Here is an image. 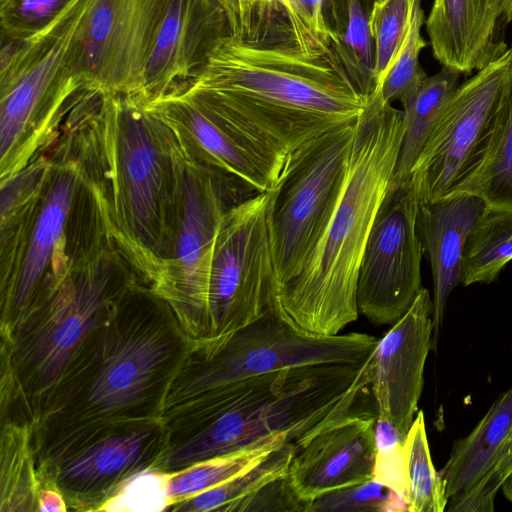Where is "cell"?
<instances>
[{
	"label": "cell",
	"mask_w": 512,
	"mask_h": 512,
	"mask_svg": "<svg viewBox=\"0 0 512 512\" xmlns=\"http://www.w3.org/2000/svg\"><path fill=\"white\" fill-rule=\"evenodd\" d=\"M181 86L284 157L308 140L354 122L368 100L330 39L286 11L250 37L223 38L205 66Z\"/></svg>",
	"instance_id": "obj_1"
},
{
	"label": "cell",
	"mask_w": 512,
	"mask_h": 512,
	"mask_svg": "<svg viewBox=\"0 0 512 512\" xmlns=\"http://www.w3.org/2000/svg\"><path fill=\"white\" fill-rule=\"evenodd\" d=\"M98 195L115 245L152 287L170 258L184 182L172 128L145 104L84 88L55 141Z\"/></svg>",
	"instance_id": "obj_2"
},
{
	"label": "cell",
	"mask_w": 512,
	"mask_h": 512,
	"mask_svg": "<svg viewBox=\"0 0 512 512\" xmlns=\"http://www.w3.org/2000/svg\"><path fill=\"white\" fill-rule=\"evenodd\" d=\"M191 344L167 302L136 283L74 356L32 427L35 463L94 426L160 417Z\"/></svg>",
	"instance_id": "obj_3"
},
{
	"label": "cell",
	"mask_w": 512,
	"mask_h": 512,
	"mask_svg": "<svg viewBox=\"0 0 512 512\" xmlns=\"http://www.w3.org/2000/svg\"><path fill=\"white\" fill-rule=\"evenodd\" d=\"M374 353L362 362L298 366L201 392L161 413L167 448L155 469L255 447L280 435L298 446L348 415L370 411Z\"/></svg>",
	"instance_id": "obj_4"
},
{
	"label": "cell",
	"mask_w": 512,
	"mask_h": 512,
	"mask_svg": "<svg viewBox=\"0 0 512 512\" xmlns=\"http://www.w3.org/2000/svg\"><path fill=\"white\" fill-rule=\"evenodd\" d=\"M405 131L403 110L376 90L355 122L337 200L299 273L273 296L269 310L294 328L337 335L358 318V274L372 225L393 179Z\"/></svg>",
	"instance_id": "obj_5"
},
{
	"label": "cell",
	"mask_w": 512,
	"mask_h": 512,
	"mask_svg": "<svg viewBox=\"0 0 512 512\" xmlns=\"http://www.w3.org/2000/svg\"><path fill=\"white\" fill-rule=\"evenodd\" d=\"M139 281L112 246L73 268L54 291L0 330V424L32 429L74 356Z\"/></svg>",
	"instance_id": "obj_6"
},
{
	"label": "cell",
	"mask_w": 512,
	"mask_h": 512,
	"mask_svg": "<svg viewBox=\"0 0 512 512\" xmlns=\"http://www.w3.org/2000/svg\"><path fill=\"white\" fill-rule=\"evenodd\" d=\"M46 152L52 166L41 196L0 219V330L73 268L116 246L80 164L55 144Z\"/></svg>",
	"instance_id": "obj_7"
},
{
	"label": "cell",
	"mask_w": 512,
	"mask_h": 512,
	"mask_svg": "<svg viewBox=\"0 0 512 512\" xmlns=\"http://www.w3.org/2000/svg\"><path fill=\"white\" fill-rule=\"evenodd\" d=\"M93 0L72 2L34 36L2 38L0 181L23 169L57 140L85 85L67 67L79 25Z\"/></svg>",
	"instance_id": "obj_8"
},
{
	"label": "cell",
	"mask_w": 512,
	"mask_h": 512,
	"mask_svg": "<svg viewBox=\"0 0 512 512\" xmlns=\"http://www.w3.org/2000/svg\"><path fill=\"white\" fill-rule=\"evenodd\" d=\"M377 343L374 336L358 332L313 335L268 310L221 340L192 343L170 385L163 410L256 375L305 365L362 362L372 356Z\"/></svg>",
	"instance_id": "obj_9"
},
{
	"label": "cell",
	"mask_w": 512,
	"mask_h": 512,
	"mask_svg": "<svg viewBox=\"0 0 512 512\" xmlns=\"http://www.w3.org/2000/svg\"><path fill=\"white\" fill-rule=\"evenodd\" d=\"M356 120L289 153L269 190L272 298L299 273L330 216L346 174Z\"/></svg>",
	"instance_id": "obj_10"
},
{
	"label": "cell",
	"mask_w": 512,
	"mask_h": 512,
	"mask_svg": "<svg viewBox=\"0 0 512 512\" xmlns=\"http://www.w3.org/2000/svg\"><path fill=\"white\" fill-rule=\"evenodd\" d=\"M183 153V194L172 252L151 288L170 306L189 340L200 343L210 339L208 284L219 225L231 207L257 192Z\"/></svg>",
	"instance_id": "obj_11"
},
{
	"label": "cell",
	"mask_w": 512,
	"mask_h": 512,
	"mask_svg": "<svg viewBox=\"0 0 512 512\" xmlns=\"http://www.w3.org/2000/svg\"><path fill=\"white\" fill-rule=\"evenodd\" d=\"M166 448L161 417L111 422L62 440L36 471L41 488L64 495L68 511L99 512L130 478L156 468Z\"/></svg>",
	"instance_id": "obj_12"
},
{
	"label": "cell",
	"mask_w": 512,
	"mask_h": 512,
	"mask_svg": "<svg viewBox=\"0 0 512 512\" xmlns=\"http://www.w3.org/2000/svg\"><path fill=\"white\" fill-rule=\"evenodd\" d=\"M512 73V51L472 74L445 103L415 165L420 204L450 195L485 158Z\"/></svg>",
	"instance_id": "obj_13"
},
{
	"label": "cell",
	"mask_w": 512,
	"mask_h": 512,
	"mask_svg": "<svg viewBox=\"0 0 512 512\" xmlns=\"http://www.w3.org/2000/svg\"><path fill=\"white\" fill-rule=\"evenodd\" d=\"M269 191L231 207L217 232L210 266V339L221 340L270 308L274 268L269 235Z\"/></svg>",
	"instance_id": "obj_14"
},
{
	"label": "cell",
	"mask_w": 512,
	"mask_h": 512,
	"mask_svg": "<svg viewBox=\"0 0 512 512\" xmlns=\"http://www.w3.org/2000/svg\"><path fill=\"white\" fill-rule=\"evenodd\" d=\"M169 0H93L67 67L85 88L135 97Z\"/></svg>",
	"instance_id": "obj_15"
},
{
	"label": "cell",
	"mask_w": 512,
	"mask_h": 512,
	"mask_svg": "<svg viewBox=\"0 0 512 512\" xmlns=\"http://www.w3.org/2000/svg\"><path fill=\"white\" fill-rule=\"evenodd\" d=\"M419 208L413 176L391 181L367 239L357 281L358 309L371 323L393 325L422 288L425 252L417 229Z\"/></svg>",
	"instance_id": "obj_16"
},
{
	"label": "cell",
	"mask_w": 512,
	"mask_h": 512,
	"mask_svg": "<svg viewBox=\"0 0 512 512\" xmlns=\"http://www.w3.org/2000/svg\"><path fill=\"white\" fill-rule=\"evenodd\" d=\"M146 106L175 132L193 160L256 192L275 185L286 157L218 116L179 85Z\"/></svg>",
	"instance_id": "obj_17"
},
{
	"label": "cell",
	"mask_w": 512,
	"mask_h": 512,
	"mask_svg": "<svg viewBox=\"0 0 512 512\" xmlns=\"http://www.w3.org/2000/svg\"><path fill=\"white\" fill-rule=\"evenodd\" d=\"M433 303L421 288L404 315L378 340L371 383L377 417L407 435L418 412L424 367L433 347Z\"/></svg>",
	"instance_id": "obj_18"
},
{
	"label": "cell",
	"mask_w": 512,
	"mask_h": 512,
	"mask_svg": "<svg viewBox=\"0 0 512 512\" xmlns=\"http://www.w3.org/2000/svg\"><path fill=\"white\" fill-rule=\"evenodd\" d=\"M230 34L228 15L216 0H169L141 87L132 98L146 105L189 81Z\"/></svg>",
	"instance_id": "obj_19"
},
{
	"label": "cell",
	"mask_w": 512,
	"mask_h": 512,
	"mask_svg": "<svg viewBox=\"0 0 512 512\" xmlns=\"http://www.w3.org/2000/svg\"><path fill=\"white\" fill-rule=\"evenodd\" d=\"M376 419L371 411L348 415L294 447L287 479L305 512L324 494L373 479Z\"/></svg>",
	"instance_id": "obj_20"
},
{
	"label": "cell",
	"mask_w": 512,
	"mask_h": 512,
	"mask_svg": "<svg viewBox=\"0 0 512 512\" xmlns=\"http://www.w3.org/2000/svg\"><path fill=\"white\" fill-rule=\"evenodd\" d=\"M510 23L512 0H433L425 20L434 58L464 75L507 52Z\"/></svg>",
	"instance_id": "obj_21"
},
{
	"label": "cell",
	"mask_w": 512,
	"mask_h": 512,
	"mask_svg": "<svg viewBox=\"0 0 512 512\" xmlns=\"http://www.w3.org/2000/svg\"><path fill=\"white\" fill-rule=\"evenodd\" d=\"M485 207L480 197L467 193L420 204L417 229L433 280V346L438 340L448 298L462 282V257L468 235Z\"/></svg>",
	"instance_id": "obj_22"
},
{
	"label": "cell",
	"mask_w": 512,
	"mask_h": 512,
	"mask_svg": "<svg viewBox=\"0 0 512 512\" xmlns=\"http://www.w3.org/2000/svg\"><path fill=\"white\" fill-rule=\"evenodd\" d=\"M294 446L284 443L263 460L233 478L193 497L174 502L169 512H284L303 511L287 474Z\"/></svg>",
	"instance_id": "obj_23"
},
{
	"label": "cell",
	"mask_w": 512,
	"mask_h": 512,
	"mask_svg": "<svg viewBox=\"0 0 512 512\" xmlns=\"http://www.w3.org/2000/svg\"><path fill=\"white\" fill-rule=\"evenodd\" d=\"M512 431V386L490 406L474 429L456 441L439 471L448 499L475 486L492 468Z\"/></svg>",
	"instance_id": "obj_24"
},
{
	"label": "cell",
	"mask_w": 512,
	"mask_h": 512,
	"mask_svg": "<svg viewBox=\"0 0 512 512\" xmlns=\"http://www.w3.org/2000/svg\"><path fill=\"white\" fill-rule=\"evenodd\" d=\"M323 16L333 49L368 99L377 89L370 8L364 0H324Z\"/></svg>",
	"instance_id": "obj_25"
},
{
	"label": "cell",
	"mask_w": 512,
	"mask_h": 512,
	"mask_svg": "<svg viewBox=\"0 0 512 512\" xmlns=\"http://www.w3.org/2000/svg\"><path fill=\"white\" fill-rule=\"evenodd\" d=\"M461 75L442 66L439 72L427 77L415 94L401 103L405 131L392 182L399 183L412 176L445 103L460 85Z\"/></svg>",
	"instance_id": "obj_26"
},
{
	"label": "cell",
	"mask_w": 512,
	"mask_h": 512,
	"mask_svg": "<svg viewBox=\"0 0 512 512\" xmlns=\"http://www.w3.org/2000/svg\"><path fill=\"white\" fill-rule=\"evenodd\" d=\"M40 489L31 427L1 423L0 511L38 512Z\"/></svg>",
	"instance_id": "obj_27"
},
{
	"label": "cell",
	"mask_w": 512,
	"mask_h": 512,
	"mask_svg": "<svg viewBox=\"0 0 512 512\" xmlns=\"http://www.w3.org/2000/svg\"><path fill=\"white\" fill-rule=\"evenodd\" d=\"M457 193L476 195L493 209L512 210V73L491 146L477 169L451 194Z\"/></svg>",
	"instance_id": "obj_28"
},
{
	"label": "cell",
	"mask_w": 512,
	"mask_h": 512,
	"mask_svg": "<svg viewBox=\"0 0 512 512\" xmlns=\"http://www.w3.org/2000/svg\"><path fill=\"white\" fill-rule=\"evenodd\" d=\"M512 260V210L485 207L473 225L462 257L463 286L493 282Z\"/></svg>",
	"instance_id": "obj_29"
},
{
	"label": "cell",
	"mask_w": 512,
	"mask_h": 512,
	"mask_svg": "<svg viewBox=\"0 0 512 512\" xmlns=\"http://www.w3.org/2000/svg\"><path fill=\"white\" fill-rule=\"evenodd\" d=\"M284 443L290 442L287 436L280 435L261 445L199 461L170 473L168 495L171 504L222 484L263 460Z\"/></svg>",
	"instance_id": "obj_30"
},
{
	"label": "cell",
	"mask_w": 512,
	"mask_h": 512,
	"mask_svg": "<svg viewBox=\"0 0 512 512\" xmlns=\"http://www.w3.org/2000/svg\"><path fill=\"white\" fill-rule=\"evenodd\" d=\"M405 448L409 482L408 511H445L448 497L440 472L431 458L422 410L417 412L406 435Z\"/></svg>",
	"instance_id": "obj_31"
},
{
	"label": "cell",
	"mask_w": 512,
	"mask_h": 512,
	"mask_svg": "<svg viewBox=\"0 0 512 512\" xmlns=\"http://www.w3.org/2000/svg\"><path fill=\"white\" fill-rule=\"evenodd\" d=\"M424 23L421 0H414L406 38L376 89L383 102L398 100L402 103L415 94L427 79L428 75L419 61L421 50L427 46L421 35Z\"/></svg>",
	"instance_id": "obj_32"
},
{
	"label": "cell",
	"mask_w": 512,
	"mask_h": 512,
	"mask_svg": "<svg viewBox=\"0 0 512 512\" xmlns=\"http://www.w3.org/2000/svg\"><path fill=\"white\" fill-rule=\"evenodd\" d=\"M414 0H379L370 10L377 87L399 52L409 29Z\"/></svg>",
	"instance_id": "obj_33"
},
{
	"label": "cell",
	"mask_w": 512,
	"mask_h": 512,
	"mask_svg": "<svg viewBox=\"0 0 512 512\" xmlns=\"http://www.w3.org/2000/svg\"><path fill=\"white\" fill-rule=\"evenodd\" d=\"M396 512L408 511L404 498L381 483L370 480L331 491L313 500L306 512Z\"/></svg>",
	"instance_id": "obj_34"
},
{
	"label": "cell",
	"mask_w": 512,
	"mask_h": 512,
	"mask_svg": "<svg viewBox=\"0 0 512 512\" xmlns=\"http://www.w3.org/2000/svg\"><path fill=\"white\" fill-rule=\"evenodd\" d=\"M375 440L373 480L395 491L408 504L406 436L391 422L377 417Z\"/></svg>",
	"instance_id": "obj_35"
},
{
	"label": "cell",
	"mask_w": 512,
	"mask_h": 512,
	"mask_svg": "<svg viewBox=\"0 0 512 512\" xmlns=\"http://www.w3.org/2000/svg\"><path fill=\"white\" fill-rule=\"evenodd\" d=\"M170 473L152 468L130 478L100 509L102 512H161L171 500ZM99 511V512H100Z\"/></svg>",
	"instance_id": "obj_36"
},
{
	"label": "cell",
	"mask_w": 512,
	"mask_h": 512,
	"mask_svg": "<svg viewBox=\"0 0 512 512\" xmlns=\"http://www.w3.org/2000/svg\"><path fill=\"white\" fill-rule=\"evenodd\" d=\"M72 0H0L2 38L26 40L49 25Z\"/></svg>",
	"instance_id": "obj_37"
},
{
	"label": "cell",
	"mask_w": 512,
	"mask_h": 512,
	"mask_svg": "<svg viewBox=\"0 0 512 512\" xmlns=\"http://www.w3.org/2000/svg\"><path fill=\"white\" fill-rule=\"evenodd\" d=\"M512 474V431L487 474L468 491L450 497L446 510L450 512H492L497 493Z\"/></svg>",
	"instance_id": "obj_38"
},
{
	"label": "cell",
	"mask_w": 512,
	"mask_h": 512,
	"mask_svg": "<svg viewBox=\"0 0 512 512\" xmlns=\"http://www.w3.org/2000/svg\"><path fill=\"white\" fill-rule=\"evenodd\" d=\"M226 11L232 34L250 37L265 24L254 0H216Z\"/></svg>",
	"instance_id": "obj_39"
},
{
	"label": "cell",
	"mask_w": 512,
	"mask_h": 512,
	"mask_svg": "<svg viewBox=\"0 0 512 512\" xmlns=\"http://www.w3.org/2000/svg\"><path fill=\"white\" fill-rule=\"evenodd\" d=\"M290 3L288 15L296 16L312 32L330 39L323 16L324 0H291Z\"/></svg>",
	"instance_id": "obj_40"
},
{
	"label": "cell",
	"mask_w": 512,
	"mask_h": 512,
	"mask_svg": "<svg viewBox=\"0 0 512 512\" xmlns=\"http://www.w3.org/2000/svg\"><path fill=\"white\" fill-rule=\"evenodd\" d=\"M38 512H67L64 495L56 488L43 487L37 498Z\"/></svg>",
	"instance_id": "obj_41"
},
{
	"label": "cell",
	"mask_w": 512,
	"mask_h": 512,
	"mask_svg": "<svg viewBox=\"0 0 512 512\" xmlns=\"http://www.w3.org/2000/svg\"><path fill=\"white\" fill-rule=\"evenodd\" d=\"M254 3L264 20L283 10L276 0H254Z\"/></svg>",
	"instance_id": "obj_42"
},
{
	"label": "cell",
	"mask_w": 512,
	"mask_h": 512,
	"mask_svg": "<svg viewBox=\"0 0 512 512\" xmlns=\"http://www.w3.org/2000/svg\"><path fill=\"white\" fill-rule=\"evenodd\" d=\"M501 490L504 497L512 504V474L506 479Z\"/></svg>",
	"instance_id": "obj_43"
},
{
	"label": "cell",
	"mask_w": 512,
	"mask_h": 512,
	"mask_svg": "<svg viewBox=\"0 0 512 512\" xmlns=\"http://www.w3.org/2000/svg\"><path fill=\"white\" fill-rule=\"evenodd\" d=\"M277 3L286 11V13H289L291 11V0H276Z\"/></svg>",
	"instance_id": "obj_44"
},
{
	"label": "cell",
	"mask_w": 512,
	"mask_h": 512,
	"mask_svg": "<svg viewBox=\"0 0 512 512\" xmlns=\"http://www.w3.org/2000/svg\"><path fill=\"white\" fill-rule=\"evenodd\" d=\"M364 1L366 2V4L368 5V7H369V8H370V10H371V7H372L373 3H374L375 1H379V0H364Z\"/></svg>",
	"instance_id": "obj_45"
}]
</instances>
